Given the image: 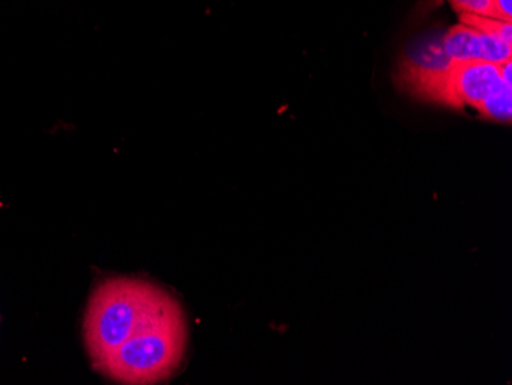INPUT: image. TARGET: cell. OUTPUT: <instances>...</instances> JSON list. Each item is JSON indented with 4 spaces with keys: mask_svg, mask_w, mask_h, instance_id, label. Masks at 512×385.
Returning <instances> with one entry per match:
<instances>
[{
    "mask_svg": "<svg viewBox=\"0 0 512 385\" xmlns=\"http://www.w3.org/2000/svg\"><path fill=\"white\" fill-rule=\"evenodd\" d=\"M493 5L497 19L512 22V0H493Z\"/></svg>",
    "mask_w": 512,
    "mask_h": 385,
    "instance_id": "cell-9",
    "label": "cell"
},
{
    "mask_svg": "<svg viewBox=\"0 0 512 385\" xmlns=\"http://www.w3.org/2000/svg\"><path fill=\"white\" fill-rule=\"evenodd\" d=\"M477 111L480 116L499 123H511L512 119V88L505 83L483 100Z\"/></svg>",
    "mask_w": 512,
    "mask_h": 385,
    "instance_id": "cell-6",
    "label": "cell"
},
{
    "mask_svg": "<svg viewBox=\"0 0 512 385\" xmlns=\"http://www.w3.org/2000/svg\"><path fill=\"white\" fill-rule=\"evenodd\" d=\"M445 53L454 63L477 60V31L467 25H456L442 34Z\"/></svg>",
    "mask_w": 512,
    "mask_h": 385,
    "instance_id": "cell-5",
    "label": "cell"
},
{
    "mask_svg": "<svg viewBox=\"0 0 512 385\" xmlns=\"http://www.w3.org/2000/svg\"><path fill=\"white\" fill-rule=\"evenodd\" d=\"M453 65L445 53L442 36L424 37L405 51L399 63V83L413 96L436 102Z\"/></svg>",
    "mask_w": 512,
    "mask_h": 385,
    "instance_id": "cell-3",
    "label": "cell"
},
{
    "mask_svg": "<svg viewBox=\"0 0 512 385\" xmlns=\"http://www.w3.org/2000/svg\"><path fill=\"white\" fill-rule=\"evenodd\" d=\"M500 85L499 65L482 60L454 63L437 94L436 102L453 108L479 109L483 100L494 93Z\"/></svg>",
    "mask_w": 512,
    "mask_h": 385,
    "instance_id": "cell-4",
    "label": "cell"
},
{
    "mask_svg": "<svg viewBox=\"0 0 512 385\" xmlns=\"http://www.w3.org/2000/svg\"><path fill=\"white\" fill-rule=\"evenodd\" d=\"M460 24L474 28L480 33L493 34L512 47V22L493 19V17L476 16V14H459Z\"/></svg>",
    "mask_w": 512,
    "mask_h": 385,
    "instance_id": "cell-7",
    "label": "cell"
},
{
    "mask_svg": "<svg viewBox=\"0 0 512 385\" xmlns=\"http://www.w3.org/2000/svg\"><path fill=\"white\" fill-rule=\"evenodd\" d=\"M186 339V318L172 297L97 370L120 384H158L180 369Z\"/></svg>",
    "mask_w": 512,
    "mask_h": 385,
    "instance_id": "cell-2",
    "label": "cell"
},
{
    "mask_svg": "<svg viewBox=\"0 0 512 385\" xmlns=\"http://www.w3.org/2000/svg\"><path fill=\"white\" fill-rule=\"evenodd\" d=\"M499 73L500 79L505 83L506 86L512 88V62L508 60V62L502 63L499 65Z\"/></svg>",
    "mask_w": 512,
    "mask_h": 385,
    "instance_id": "cell-10",
    "label": "cell"
},
{
    "mask_svg": "<svg viewBox=\"0 0 512 385\" xmlns=\"http://www.w3.org/2000/svg\"><path fill=\"white\" fill-rule=\"evenodd\" d=\"M451 7L459 14H476V16L497 19L493 0H448Z\"/></svg>",
    "mask_w": 512,
    "mask_h": 385,
    "instance_id": "cell-8",
    "label": "cell"
},
{
    "mask_svg": "<svg viewBox=\"0 0 512 385\" xmlns=\"http://www.w3.org/2000/svg\"><path fill=\"white\" fill-rule=\"evenodd\" d=\"M171 298V293L138 278L100 283L85 315L86 349L96 370Z\"/></svg>",
    "mask_w": 512,
    "mask_h": 385,
    "instance_id": "cell-1",
    "label": "cell"
}]
</instances>
